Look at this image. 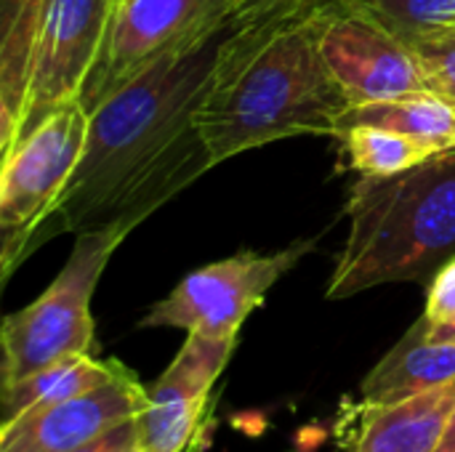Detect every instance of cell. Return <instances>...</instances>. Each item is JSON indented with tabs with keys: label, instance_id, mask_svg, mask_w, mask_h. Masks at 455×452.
Instances as JSON below:
<instances>
[{
	"label": "cell",
	"instance_id": "obj_1",
	"mask_svg": "<svg viewBox=\"0 0 455 452\" xmlns=\"http://www.w3.org/2000/svg\"><path fill=\"white\" fill-rule=\"evenodd\" d=\"M224 37L163 59L88 112L80 165L29 253L59 232L136 229L213 168L195 115L211 91Z\"/></svg>",
	"mask_w": 455,
	"mask_h": 452
},
{
	"label": "cell",
	"instance_id": "obj_2",
	"mask_svg": "<svg viewBox=\"0 0 455 452\" xmlns=\"http://www.w3.org/2000/svg\"><path fill=\"white\" fill-rule=\"evenodd\" d=\"M320 19L256 40L227 32L195 123L213 165L291 136H339L352 109L320 45Z\"/></svg>",
	"mask_w": 455,
	"mask_h": 452
},
{
	"label": "cell",
	"instance_id": "obj_3",
	"mask_svg": "<svg viewBox=\"0 0 455 452\" xmlns=\"http://www.w3.org/2000/svg\"><path fill=\"white\" fill-rule=\"evenodd\" d=\"M349 234L331 274L328 298L437 274L455 256V147L421 165L352 186Z\"/></svg>",
	"mask_w": 455,
	"mask_h": 452
},
{
	"label": "cell",
	"instance_id": "obj_4",
	"mask_svg": "<svg viewBox=\"0 0 455 452\" xmlns=\"http://www.w3.org/2000/svg\"><path fill=\"white\" fill-rule=\"evenodd\" d=\"M131 232L133 229L128 226L77 232L75 248L56 280L29 306L3 320V386L16 384L64 357L91 354V298L112 253Z\"/></svg>",
	"mask_w": 455,
	"mask_h": 452
},
{
	"label": "cell",
	"instance_id": "obj_5",
	"mask_svg": "<svg viewBox=\"0 0 455 452\" xmlns=\"http://www.w3.org/2000/svg\"><path fill=\"white\" fill-rule=\"evenodd\" d=\"M85 104L69 101L21 139L0 168V264L3 277L29 256L37 229L59 208L85 149Z\"/></svg>",
	"mask_w": 455,
	"mask_h": 452
},
{
	"label": "cell",
	"instance_id": "obj_6",
	"mask_svg": "<svg viewBox=\"0 0 455 452\" xmlns=\"http://www.w3.org/2000/svg\"><path fill=\"white\" fill-rule=\"evenodd\" d=\"M224 32H229L227 0H115L80 101L91 112L163 59L189 53Z\"/></svg>",
	"mask_w": 455,
	"mask_h": 452
},
{
	"label": "cell",
	"instance_id": "obj_7",
	"mask_svg": "<svg viewBox=\"0 0 455 452\" xmlns=\"http://www.w3.org/2000/svg\"><path fill=\"white\" fill-rule=\"evenodd\" d=\"M315 248L317 240H299L277 253L243 250L189 272L144 314L139 325L179 328L213 338H237L245 317L261 306L264 296Z\"/></svg>",
	"mask_w": 455,
	"mask_h": 452
},
{
	"label": "cell",
	"instance_id": "obj_8",
	"mask_svg": "<svg viewBox=\"0 0 455 452\" xmlns=\"http://www.w3.org/2000/svg\"><path fill=\"white\" fill-rule=\"evenodd\" d=\"M115 0H53L43 16L24 101L11 141L0 149L5 157L45 117L83 96V88L99 61Z\"/></svg>",
	"mask_w": 455,
	"mask_h": 452
},
{
	"label": "cell",
	"instance_id": "obj_9",
	"mask_svg": "<svg viewBox=\"0 0 455 452\" xmlns=\"http://www.w3.org/2000/svg\"><path fill=\"white\" fill-rule=\"evenodd\" d=\"M317 45L352 107L429 91L413 48L357 3L320 19Z\"/></svg>",
	"mask_w": 455,
	"mask_h": 452
},
{
	"label": "cell",
	"instance_id": "obj_10",
	"mask_svg": "<svg viewBox=\"0 0 455 452\" xmlns=\"http://www.w3.org/2000/svg\"><path fill=\"white\" fill-rule=\"evenodd\" d=\"M237 338L187 333L168 370L147 389L149 405L136 416L144 452H184L205 416L211 389L224 373Z\"/></svg>",
	"mask_w": 455,
	"mask_h": 452
},
{
	"label": "cell",
	"instance_id": "obj_11",
	"mask_svg": "<svg viewBox=\"0 0 455 452\" xmlns=\"http://www.w3.org/2000/svg\"><path fill=\"white\" fill-rule=\"evenodd\" d=\"M147 405V389L131 370H125L120 378L93 392L43 405L5 421L0 429V452L77 450L136 418Z\"/></svg>",
	"mask_w": 455,
	"mask_h": 452
},
{
	"label": "cell",
	"instance_id": "obj_12",
	"mask_svg": "<svg viewBox=\"0 0 455 452\" xmlns=\"http://www.w3.org/2000/svg\"><path fill=\"white\" fill-rule=\"evenodd\" d=\"M455 405V378L389 405H365L352 452H437Z\"/></svg>",
	"mask_w": 455,
	"mask_h": 452
},
{
	"label": "cell",
	"instance_id": "obj_13",
	"mask_svg": "<svg viewBox=\"0 0 455 452\" xmlns=\"http://www.w3.org/2000/svg\"><path fill=\"white\" fill-rule=\"evenodd\" d=\"M455 378V341H432L424 317L368 373L360 392L365 405H389Z\"/></svg>",
	"mask_w": 455,
	"mask_h": 452
},
{
	"label": "cell",
	"instance_id": "obj_14",
	"mask_svg": "<svg viewBox=\"0 0 455 452\" xmlns=\"http://www.w3.org/2000/svg\"><path fill=\"white\" fill-rule=\"evenodd\" d=\"M53 0H0V149L11 141L24 101L29 59Z\"/></svg>",
	"mask_w": 455,
	"mask_h": 452
},
{
	"label": "cell",
	"instance_id": "obj_15",
	"mask_svg": "<svg viewBox=\"0 0 455 452\" xmlns=\"http://www.w3.org/2000/svg\"><path fill=\"white\" fill-rule=\"evenodd\" d=\"M128 368H123L115 360H93L91 354H72L64 357L16 384L3 386V424L43 408V405H53L85 392H93L115 378H120Z\"/></svg>",
	"mask_w": 455,
	"mask_h": 452
},
{
	"label": "cell",
	"instance_id": "obj_16",
	"mask_svg": "<svg viewBox=\"0 0 455 452\" xmlns=\"http://www.w3.org/2000/svg\"><path fill=\"white\" fill-rule=\"evenodd\" d=\"M341 141L352 168L368 178L405 173L421 165L424 160H429L432 155H437V149H432L429 144L413 136L381 125H365V123L347 128L341 133Z\"/></svg>",
	"mask_w": 455,
	"mask_h": 452
},
{
	"label": "cell",
	"instance_id": "obj_17",
	"mask_svg": "<svg viewBox=\"0 0 455 452\" xmlns=\"http://www.w3.org/2000/svg\"><path fill=\"white\" fill-rule=\"evenodd\" d=\"M405 45L419 37L455 29V0H357Z\"/></svg>",
	"mask_w": 455,
	"mask_h": 452
},
{
	"label": "cell",
	"instance_id": "obj_18",
	"mask_svg": "<svg viewBox=\"0 0 455 452\" xmlns=\"http://www.w3.org/2000/svg\"><path fill=\"white\" fill-rule=\"evenodd\" d=\"M411 48L421 61L429 91L455 99V29L419 37Z\"/></svg>",
	"mask_w": 455,
	"mask_h": 452
},
{
	"label": "cell",
	"instance_id": "obj_19",
	"mask_svg": "<svg viewBox=\"0 0 455 452\" xmlns=\"http://www.w3.org/2000/svg\"><path fill=\"white\" fill-rule=\"evenodd\" d=\"M421 317L432 341H455V256L432 277Z\"/></svg>",
	"mask_w": 455,
	"mask_h": 452
},
{
	"label": "cell",
	"instance_id": "obj_20",
	"mask_svg": "<svg viewBox=\"0 0 455 452\" xmlns=\"http://www.w3.org/2000/svg\"><path fill=\"white\" fill-rule=\"evenodd\" d=\"M136 448H139V429H136V418H131L115 426L112 432H107L104 437L69 452H133Z\"/></svg>",
	"mask_w": 455,
	"mask_h": 452
},
{
	"label": "cell",
	"instance_id": "obj_21",
	"mask_svg": "<svg viewBox=\"0 0 455 452\" xmlns=\"http://www.w3.org/2000/svg\"><path fill=\"white\" fill-rule=\"evenodd\" d=\"M437 452H455V405L453 413H451V421H448V429H445V434H443V442H440Z\"/></svg>",
	"mask_w": 455,
	"mask_h": 452
},
{
	"label": "cell",
	"instance_id": "obj_22",
	"mask_svg": "<svg viewBox=\"0 0 455 452\" xmlns=\"http://www.w3.org/2000/svg\"><path fill=\"white\" fill-rule=\"evenodd\" d=\"M229 3V24L235 21V19H240L253 3H259V0H227Z\"/></svg>",
	"mask_w": 455,
	"mask_h": 452
},
{
	"label": "cell",
	"instance_id": "obj_23",
	"mask_svg": "<svg viewBox=\"0 0 455 452\" xmlns=\"http://www.w3.org/2000/svg\"><path fill=\"white\" fill-rule=\"evenodd\" d=\"M133 452H144V450H141V448H136V450H133Z\"/></svg>",
	"mask_w": 455,
	"mask_h": 452
}]
</instances>
